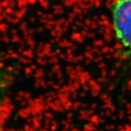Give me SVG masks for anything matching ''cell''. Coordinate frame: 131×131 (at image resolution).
Listing matches in <instances>:
<instances>
[{"label":"cell","mask_w":131,"mask_h":131,"mask_svg":"<svg viewBox=\"0 0 131 131\" xmlns=\"http://www.w3.org/2000/svg\"><path fill=\"white\" fill-rule=\"evenodd\" d=\"M109 25L120 54L131 65V0H109Z\"/></svg>","instance_id":"1"},{"label":"cell","mask_w":131,"mask_h":131,"mask_svg":"<svg viewBox=\"0 0 131 131\" xmlns=\"http://www.w3.org/2000/svg\"><path fill=\"white\" fill-rule=\"evenodd\" d=\"M0 131H3V129H2V124H1V121H0Z\"/></svg>","instance_id":"2"}]
</instances>
